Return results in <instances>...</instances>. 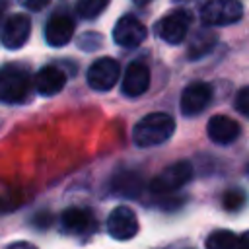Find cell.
I'll list each match as a JSON object with an SVG mask.
<instances>
[{
	"label": "cell",
	"instance_id": "cell-7",
	"mask_svg": "<svg viewBox=\"0 0 249 249\" xmlns=\"http://www.w3.org/2000/svg\"><path fill=\"white\" fill-rule=\"evenodd\" d=\"M138 228H140L138 218H136L134 210H130L128 206L113 208L107 218V231L113 239H119V241L132 239L138 233Z\"/></svg>",
	"mask_w": 249,
	"mask_h": 249
},
{
	"label": "cell",
	"instance_id": "cell-19",
	"mask_svg": "<svg viewBox=\"0 0 249 249\" xmlns=\"http://www.w3.org/2000/svg\"><path fill=\"white\" fill-rule=\"evenodd\" d=\"M107 4H109V0H78L76 12L84 19H93L107 8Z\"/></svg>",
	"mask_w": 249,
	"mask_h": 249
},
{
	"label": "cell",
	"instance_id": "cell-25",
	"mask_svg": "<svg viewBox=\"0 0 249 249\" xmlns=\"http://www.w3.org/2000/svg\"><path fill=\"white\" fill-rule=\"evenodd\" d=\"M4 8H6V4H4V2H0V18H2V14H4Z\"/></svg>",
	"mask_w": 249,
	"mask_h": 249
},
{
	"label": "cell",
	"instance_id": "cell-20",
	"mask_svg": "<svg viewBox=\"0 0 249 249\" xmlns=\"http://www.w3.org/2000/svg\"><path fill=\"white\" fill-rule=\"evenodd\" d=\"M245 202H247V195H245V191H241V189H230V191H226L224 196H222V206H224L226 210H231V212L243 208Z\"/></svg>",
	"mask_w": 249,
	"mask_h": 249
},
{
	"label": "cell",
	"instance_id": "cell-13",
	"mask_svg": "<svg viewBox=\"0 0 249 249\" xmlns=\"http://www.w3.org/2000/svg\"><path fill=\"white\" fill-rule=\"evenodd\" d=\"M74 35V19L66 14H54L45 25V39L51 47L66 45Z\"/></svg>",
	"mask_w": 249,
	"mask_h": 249
},
{
	"label": "cell",
	"instance_id": "cell-5",
	"mask_svg": "<svg viewBox=\"0 0 249 249\" xmlns=\"http://www.w3.org/2000/svg\"><path fill=\"white\" fill-rule=\"evenodd\" d=\"M189 27H191V12L185 8H177L167 16H163L154 29L161 41L169 45H179L187 37Z\"/></svg>",
	"mask_w": 249,
	"mask_h": 249
},
{
	"label": "cell",
	"instance_id": "cell-18",
	"mask_svg": "<svg viewBox=\"0 0 249 249\" xmlns=\"http://www.w3.org/2000/svg\"><path fill=\"white\" fill-rule=\"evenodd\" d=\"M239 237L230 230H216L206 237V249H237Z\"/></svg>",
	"mask_w": 249,
	"mask_h": 249
},
{
	"label": "cell",
	"instance_id": "cell-23",
	"mask_svg": "<svg viewBox=\"0 0 249 249\" xmlns=\"http://www.w3.org/2000/svg\"><path fill=\"white\" fill-rule=\"evenodd\" d=\"M8 249H37V247L31 245V243H27V241H18V243H12Z\"/></svg>",
	"mask_w": 249,
	"mask_h": 249
},
{
	"label": "cell",
	"instance_id": "cell-9",
	"mask_svg": "<svg viewBox=\"0 0 249 249\" xmlns=\"http://www.w3.org/2000/svg\"><path fill=\"white\" fill-rule=\"evenodd\" d=\"M29 33H31V19L23 14H14L4 23V29L0 33V41L6 49L16 51L27 43Z\"/></svg>",
	"mask_w": 249,
	"mask_h": 249
},
{
	"label": "cell",
	"instance_id": "cell-4",
	"mask_svg": "<svg viewBox=\"0 0 249 249\" xmlns=\"http://www.w3.org/2000/svg\"><path fill=\"white\" fill-rule=\"evenodd\" d=\"M191 177H193V165L189 161H175L152 179L150 189L154 195H169L181 189L185 183H189Z\"/></svg>",
	"mask_w": 249,
	"mask_h": 249
},
{
	"label": "cell",
	"instance_id": "cell-14",
	"mask_svg": "<svg viewBox=\"0 0 249 249\" xmlns=\"http://www.w3.org/2000/svg\"><path fill=\"white\" fill-rule=\"evenodd\" d=\"M206 132H208V138L212 142H216V144H230V142H233L239 136L241 128H239L237 121H233L231 117H228V115H214L208 121V124H206Z\"/></svg>",
	"mask_w": 249,
	"mask_h": 249
},
{
	"label": "cell",
	"instance_id": "cell-26",
	"mask_svg": "<svg viewBox=\"0 0 249 249\" xmlns=\"http://www.w3.org/2000/svg\"><path fill=\"white\" fill-rule=\"evenodd\" d=\"M134 2H136V4H148L150 0H134Z\"/></svg>",
	"mask_w": 249,
	"mask_h": 249
},
{
	"label": "cell",
	"instance_id": "cell-21",
	"mask_svg": "<svg viewBox=\"0 0 249 249\" xmlns=\"http://www.w3.org/2000/svg\"><path fill=\"white\" fill-rule=\"evenodd\" d=\"M235 109L243 117L249 119V86H245V88H241L237 91V95H235Z\"/></svg>",
	"mask_w": 249,
	"mask_h": 249
},
{
	"label": "cell",
	"instance_id": "cell-16",
	"mask_svg": "<svg viewBox=\"0 0 249 249\" xmlns=\"http://www.w3.org/2000/svg\"><path fill=\"white\" fill-rule=\"evenodd\" d=\"M111 191L119 196L134 198L142 191V179L134 171H119L111 179Z\"/></svg>",
	"mask_w": 249,
	"mask_h": 249
},
{
	"label": "cell",
	"instance_id": "cell-1",
	"mask_svg": "<svg viewBox=\"0 0 249 249\" xmlns=\"http://www.w3.org/2000/svg\"><path fill=\"white\" fill-rule=\"evenodd\" d=\"M175 130V123L167 113H150L142 117L132 130V138L140 148H152L169 140Z\"/></svg>",
	"mask_w": 249,
	"mask_h": 249
},
{
	"label": "cell",
	"instance_id": "cell-10",
	"mask_svg": "<svg viewBox=\"0 0 249 249\" xmlns=\"http://www.w3.org/2000/svg\"><path fill=\"white\" fill-rule=\"evenodd\" d=\"M212 99V88L204 82H195L181 93V113L185 117H195L202 113Z\"/></svg>",
	"mask_w": 249,
	"mask_h": 249
},
{
	"label": "cell",
	"instance_id": "cell-11",
	"mask_svg": "<svg viewBox=\"0 0 249 249\" xmlns=\"http://www.w3.org/2000/svg\"><path fill=\"white\" fill-rule=\"evenodd\" d=\"M123 93L128 97H138L142 93H146V89L150 88V70L144 62H130L124 70V78H123Z\"/></svg>",
	"mask_w": 249,
	"mask_h": 249
},
{
	"label": "cell",
	"instance_id": "cell-24",
	"mask_svg": "<svg viewBox=\"0 0 249 249\" xmlns=\"http://www.w3.org/2000/svg\"><path fill=\"white\" fill-rule=\"evenodd\" d=\"M237 249H249V231H247V233H243V235L239 237Z\"/></svg>",
	"mask_w": 249,
	"mask_h": 249
},
{
	"label": "cell",
	"instance_id": "cell-15",
	"mask_svg": "<svg viewBox=\"0 0 249 249\" xmlns=\"http://www.w3.org/2000/svg\"><path fill=\"white\" fill-rule=\"evenodd\" d=\"M66 84V74L58 66H43L35 74V89L41 95H54Z\"/></svg>",
	"mask_w": 249,
	"mask_h": 249
},
{
	"label": "cell",
	"instance_id": "cell-17",
	"mask_svg": "<svg viewBox=\"0 0 249 249\" xmlns=\"http://www.w3.org/2000/svg\"><path fill=\"white\" fill-rule=\"evenodd\" d=\"M216 41H218V37H216L214 31H210V29H198L191 37V41H189V51H187L189 58L195 60V58H200V56L208 54L214 49Z\"/></svg>",
	"mask_w": 249,
	"mask_h": 249
},
{
	"label": "cell",
	"instance_id": "cell-3",
	"mask_svg": "<svg viewBox=\"0 0 249 249\" xmlns=\"http://www.w3.org/2000/svg\"><path fill=\"white\" fill-rule=\"evenodd\" d=\"M243 16V6L239 0H208L200 8V19L206 27L231 25Z\"/></svg>",
	"mask_w": 249,
	"mask_h": 249
},
{
	"label": "cell",
	"instance_id": "cell-12",
	"mask_svg": "<svg viewBox=\"0 0 249 249\" xmlns=\"http://www.w3.org/2000/svg\"><path fill=\"white\" fill-rule=\"evenodd\" d=\"M62 230L72 235H84L95 230V218L88 208H66L60 216Z\"/></svg>",
	"mask_w": 249,
	"mask_h": 249
},
{
	"label": "cell",
	"instance_id": "cell-2",
	"mask_svg": "<svg viewBox=\"0 0 249 249\" xmlns=\"http://www.w3.org/2000/svg\"><path fill=\"white\" fill-rule=\"evenodd\" d=\"M29 72L19 64H6L0 68V101L21 103L29 93Z\"/></svg>",
	"mask_w": 249,
	"mask_h": 249
},
{
	"label": "cell",
	"instance_id": "cell-6",
	"mask_svg": "<svg viewBox=\"0 0 249 249\" xmlns=\"http://www.w3.org/2000/svg\"><path fill=\"white\" fill-rule=\"evenodd\" d=\"M121 76V66L115 58H97L88 70V86L95 91H109Z\"/></svg>",
	"mask_w": 249,
	"mask_h": 249
},
{
	"label": "cell",
	"instance_id": "cell-8",
	"mask_svg": "<svg viewBox=\"0 0 249 249\" xmlns=\"http://www.w3.org/2000/svg\"><path fill=\"white\" fill-rule=\"evenodd\" d=\"M144 39H146V27L134 16H123V18H119V21L113 27V41L119 47L132 49V47H138Z\"/></svg>",
	"mask_w": 249,
	"mask_h": 249
},
{
	"label": "cell",
	"instance_id": "cell-22",
	"mask_svg": "<svg viewBox=\"0 0 249 249\" xmlns=\"http://www.w3.org/2000/svg\"><path fill=\"white\" fill-rule=\"evenodd\" d=\"M27 10H33V12H37V10H43L51 0H19Z\"/></svg>",
	"mask_w": 249,
	"mask_h": 249
}]
</instances>
